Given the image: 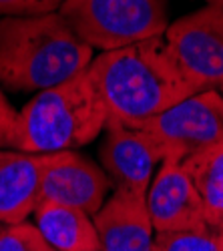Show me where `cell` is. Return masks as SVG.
Returning <instances> with one entry per match:
<instances>
[{
    "label": "cell",
    "instance_id": "1",
    "mask_svg": "<svg viewBox=\"0 0 223 251\" xmlns=\"http://www.w3.org/2000/svg\"><path fill=\"white\" fill-rule=\"evenodd\" d=\"M87 73L107 109V121L127 127H143L179 100L195 95L165 36L100 52Z\"/></svg>",
    "mask_w": 223,
    "mask_h": 251
},
{
    "label": "cell",
    "instance_id": "2",
    "mask_svg": "<svg viewBox=\"0 0 223 251\" xmlns=\"http://www.w3.org/2000/svg\"><path fill=\"white\" fill-rule=\"evenodd\" d=\"M93 49L58 12L0 18V85L18 93H40L85 73Z\"/></svg>",
    "mask_w": 223,
    "mask_h": 251
},
{
    "label": "cell",
    "instance_id": "3",
    "mask_svg": "<svg viewBox=\"0 0 223 251\" xmlns=\"http://www.w3.org/2000/svg\"><path fill=\"white\" fill-rule=\"evenodd\" d=\"M87 71L36 93L18 111L14 151L36 155L73 151L105 131L107 109Z\"/></svg>",
    "mask_w": 223,
    "mask_h": 251
},
{
    "label": "cell",
    "instance_id": "4",
    "mask_svg": "<svg viewBox=\"0 0 223 251\" xmlns=\"http://www.w3.org/2000/svg\"><path fill=\"white\" fill-rule=\"evenodd\" d=\"M58 14L93 50H117L167 30V0H65Z\"/></svg>",
    "mask_w": 223,
    "mask_h": 251
},
{
    "label": "cell",
    "instance_id": "5",
    "mask_svg": "<svg viewBox=\"0 0 223 251\" xmlns=\"http://www.w3.org/2000/svg\"><path fill=\"white\" fill-rule=\"evenodd\" d=\"M167 47L193 93L223 85V4H205L165 30Z\"/></svg>",
    "mask_w": 223,
    "mask_h": 251
},
{
    "label": "cell",
    "instance_id": "6",
    "mask_svg": "<svg viewBox=\"0 0 223 251\" xmlns=\"http://www.w3.org/2000/svg\"><path fill=\"white\" fill-rule=\"evenodd\" d=\"M165 147L167 157H185L223 141V97L219 91L195 93L157 115L143 127Z\"/></svg>",
    "mask_w": 223,
    "mask_h": 251
},
{
    "label": "cell",
    "instance_id": "7",
    "mask_svg": "<svg viewBox=\"0 0 223 251\" xmlns=\"http://www.w3.org/2000/svg\"><path fill=\"white\" fill-rule=\"evenodd\" d=\"M99 157L115 189L147 195L155 169L167 159V151L149 131L107 121Z\"/></svg>",
    "mask_w": 223,
    "mask_h": 251
},
{
    "label": "cell",
    "instance_id": "8",
    "mask_svg": "<svg viewBox=\"0 0 223 251\" xmlns=\"http://www.w3.org/2000/svg\"><path fill=\"white\" fill-rule=\"evenodd\" d=\"M145 199L155 233L191 231L207 225L201 197L183 169V161L175 157L159 165Z\"/></svg>",
    "mask_w": 223,
    "mask_h": 251
},
{
    "label": "cell",
    "instance_id": "9",
    "mask_svg": "<svg viewBox=\"0 0 223 251\" xmlns=\"http://www.w3.org/2000/svg\"><path fill=\"white\" fill-rule=\"evenodd\" d=\"M109 187L111 181L103 167L91 159L74 151L52 153L40 185V203L73 207L95 217L107 201Z\"/></svg>",
    "mask_w": 223,
    "mask_h": 251
},
{
    "label": "cell",
    "instance_id": "10",
    "mask_svg": "<svg viewBox=\"0 0 223 251\" xmlns=\"http://www.w3.org/2000/svg\"><path fill=\"white\" fill-rule=\"evenodd\" d=\"M93 221L100 251H153L155 227L145 195L115 189Z\"/></svg>",
    "mask_w": 223,
    "mask_h": 251
},
{
    "label": "cell",
    "instance_id": "11",
    "mask_svg": "<svg viewBox=\"0 0 223 251\" xmlns=\"http://www.w3.org/2000/svg\"><path fill=\"white\" fill-rule=\"evenodd\" d=\"M52 153L0 149V223H25L40 203V185Z\"/></svg>",
    "mask_w": 223,
    "mask_h": 251
},
{
    "label": "cell",
    "instance_id": "12",
    "mask_svg": "<svg viewBox=\"0 0 223 251\" xmlns=\"http://www.w3.org/2000/svg\"><path fill=\"white\" fill-rule=\"evenodd\" d=\"M34 225L54 251H100L99 233L91 215L73 207L40 203Z\"/></svg>",
    "mask_w": 223,
    "mask_h": 251
},
{
    "label": "cell",
    "instance_id": "13",
    "mask_svg": "<svg viewBox=\"0 0 223 251\" xmlns=\"http://www.w3.org/2000/svg\"><path fill=\"white\" fill-rule=\"evenodd\" d=\"M183 169L201 197L207 225L217 229L223 221V141L185 157Z\"/></svg>",
    "mask_w": 223,
    "mask_h": 251
},
{
    "label": "cell",
    "instance_id": "14",
    "mask_svg": "<svg viewBox=\"0 0 223 251\" xmlns=\"http://www.w3.org/2000/svg\"><path fill=\"white\" fill-rule=\"evenodd\" d=\"M153 251H223V235L211 225L191 231L155 233Z\"/></svg>",
    "mask_w": 223,
    "mask_h": 251
},
{
    "label": "cell",
    "instance_id": "15",
    "mask_svg": "<svg viewBox=\"0 0 223 251\" xmlns=\"http://www.w3.org/2000/svg\"><path fill=\"white\" fill-rule=\"evenodd\" d=\"M0 251H54L40 235L36 225L16 223L0 229Z\"/></svg>",
    "mask_w": 223,
    "mask_h": 251
},
{
    "label": "cell",
    "instance_id": "16",
    "mask_svg": "<svg viewBox=\"0 0 223 251\" xmlns=\"http://www.w3.org/2000/svg\"><path fill=\"white\" fill-rule=\"evenodd\" d=\"M65 0H0V18L4 16H40L58 12Z\"/></svg>",
    "mask_w": 223,
    "mask_h": 251
},
{
    "label": "cell",
    "instance_id": "17",
    "mask_svg": "<svg viewBox=\"0 0 223 251\" xmlns=\"http://www.w3.org/2000/svg\"><path fill=\"white\" fill-rule=\"evenodd\" d=\"M16 125H18V111L12 109V104L4 97L2 89H0V149H12Z\"/></svg>",
    "mask_w": 223,
    "mask_h": 251
},
{
    "label": "cell",
    "instance_id": "18",
    "mask_svg": "<svg viewBox=\"0 0 223 251\" xmlns=\"http://www.w3.org/2000/svg\"><path fill=\"white\" fill-rule=\"evenodd\" d=\"M207 4H223V0H205Z\"/></svg>",
    "mask_w": 223,
    "mask_h": 251
},
{
    "label": "cell",
    "instance_id": "19",
    "mask_svg": "<svg viewBox=\"0 0 223 251\" xmlns=\"http://www.w3.org/2000/svg\"><path fill=\"white\" fill-rule=\"evenodd\" d=\"M217 229H219V233H221V235H223V221H221V225H219V227H217Z\"/></svg>",
    "mask_w": 223,
    "mask_h": 251
},
{
    "label": "cell",
    "instance_id": "20",
    "mask_svg": "<svg viewBox=\"0 0 223 251\" xmlns=\"http://www.w3.org/2000/svg\"><path fill=\"white\" fill-rule=\"evenodd\" d=\"M219 95H221V97H223V85H221V89H219Z\"/></svg>",
    "mask_w": 223,
    "mask_h": 251
}]
</instances>
